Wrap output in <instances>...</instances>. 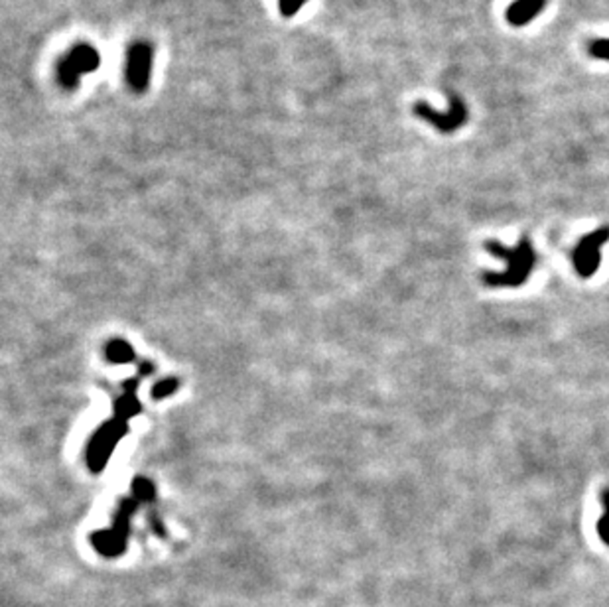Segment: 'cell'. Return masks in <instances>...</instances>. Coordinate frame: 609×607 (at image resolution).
Instances as JSON below:
<instances>
[{"label":"cell","instance_id":"4","mask_svg":"<svg viewBox=\"0 0 609 607\" xmlns=\"http://www.w3.org/2000/svg\"><path fill=\"white\" fill-rule=\"evenodd\" d=\"M447 99H450V111H447V113H440L436 109H432L430 104H426V101L414 103L412 111H414V114H416L418 119L430 123L436 131H440V133H454V131L462 128V126L466 124L467 109L464 101H462V97L456 95V93L447 91Z\"/></svg>","mask_w":609,"mask_h":607},{"label":"cell","instance_id":"1","mask_svg":"<svg viewBox=\"0 0 609 607\" xmlns=\"http://www.w3.org/2000/svg\"><path fill=\"white\" fill-rule=\"evenodd\" d=\"M486 248L491 255L499 256L507 268L501 272H483V282L491 288H514V286L524 284L529 276L533 272L536 255H534L533 243L531 239H519V243L513 248L505 247L499 241H486Z\"/></svg>","mask_w":609,"mask_h":607},{"label":"cell","instance_id":"3","mask_svg":"<svg viewBox=\"0 0 609 607\" xmlns=\"http://www.w3.org/2000/svg\"><path fill=\"white\" fill-rule=\"evenodd\" d=\"M152 59L154 48L146 42H134L133 46L126 49L124 79H126V85L131 87L134 93L148 91L150 76H152Z\"/></svg>","mask_w":609,"mask_h":607},{"label":"cell","instance_id":"6","mask_svg":"<svg viewBox=\"0 0 609 607\" xmlns=\"http://www.w3.org/2000/svg\"><path fill=\"white\" fill-rule=\"evenodd\" d=\"M546 0H514L507 8V22L511 26H526L531 20L543 14Z\"/></svg>","mask_w":609,"mask_h":607},{"label":"cell","instance_id":"5","mask_svg":"<svg viewBox=\"0 0 609 607\" xmlns=\"http://www.w3.org/2000/svg\"><path fill=\"white\" fill-rule=\"evenodd\" d=\"M609 241V227H600L580 239L574 248V268L581 278H590L601 265V248Z\"/></svg>","mask_w":609,"mask_h":607},{"label":"cell","instance_id":"8","mask_svg":"<svg viewBox=\"0 0 609 607\" xmlns=\"http://www.w3.org/2000/svg\"><path fill=\"white\" fill-rule=\"evenodd\" d=\"M588 52H590V56L596 57V59L609 61V38H598L590 42Z\"/></svg>","mask_w":609,"mask_h":607},{"label":"cell","instance_id":"2","mask_svg":"<svg viewBox=\"0 0 609 607\" xmlns=\"http://www.w3.org/2000/svg\"><path fill=\"white\" fill-rule=\"evenodd\" d=\"M101 66V54L91 44H77L57 61V83L66 91H76L87 73H93Z\"/></svg>","mask_w":609,"mask_h":607},{"label":"cell","instance_id":"7","mask_svg":"<svg viewBox=\"0 0 609 607\" xmlns=\"http://www.w3.org/2000/svg\"><path fill=\"white\" fill-rule=\"evenodd\" d=\"M601 501H603L605 512H603V517H601L600 521H598V532H600L601 541L605 542V544L609 546V489H605V491H603V495H601Z\"/></svg>","mask_w":609,"mask_h":607},{"label":"cell","instance_id":"9","mask_svg":"<svg viewBox=\"0 0 609 607\" xmlns=\"http://www.w3.org/2000/svg\"><path fill=\"white\" fill-rule=\"evenodd\" d=\"M306 2L308 0H278V10L284 18H292L302 10Z\"/></svg>","mask_w":609,"mask_h":607}]
</instances>
